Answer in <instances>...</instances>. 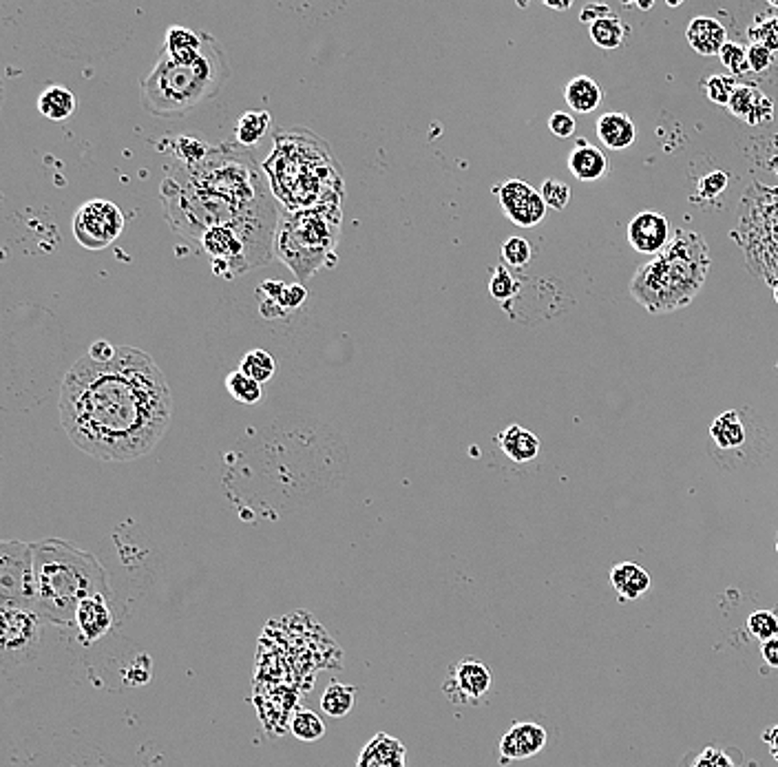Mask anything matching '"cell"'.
Returning <instances> with one entry per match:
<instances>
[{
    "instance_id": "1",
    "label": "cell",
    "mask_w": 778,
    "mask_h": 767,
    "mask_svg": "<svg viewBox=\"0 0 778 767\" xmlns=\"http://www.w3.org/2000/svg\"><path fill=\"white\" fill-rule=\"evenodd\" d=\"M173 420V394L153 356L118 348L107 363L84 354L60 388V423L78 449L107 463L142 458Z\"/></svg>"
},
{
    "instance_id": "2",
    "label": "cell",
    "mask_w": 778,
    "mask_h": 767,
    "mask_svg": "<svg viewBox=\"0 0 778 767\" xmlns=\"http://www.w3.org/2000/svg\"><path fill=\"white\" fill-rule=\"evenodd\" d=\"M159 193L168 224L193 242L210 228L277 208L253 155L230 142L210 147L193 164L175 162Z\"/></svg>"
},
{
    "instance_id": "3",
    "label": "cell",
    "mask_w": 778,
    "mask_h": 767,
    "mask_svg": "<svg viewBox=\"0 0 778 767\" xmlns=\"http://www.w3.org/2000/svg\"><path fill=\"white\" fill-rule=\"evenodd\" d=\"M270 193L285 210L341 206L343 173L325 139L305 129H279L265 159Z\"/></svg>"
},
{
    "instance_id": "4",
    "label": "cell",
    "mask_w": 778,
    "mask_h": 767,
    "mask_svg": "<svg viewBox=\"0 0 778 767\" xmlns=\"http://www.w3.org/2000/svg\"><path fill=\"white\" fill-rule=\"evenodd\" d=\"M36 575V613L43 621L72 626L80 601L93 595H111L109 575L91 551L64 540L49 538L34 542Z\"/></svg>"
},
{
    "instance_id": "5",
    "label": "cell",
    "mask_w": 778,
    "mask_h": 767,
    "mask_svg": "<svg viewBox=\"0 0 778 767\" xmlns=\"http://www.w3.org/2000/svg\"><path fill=\"white\" fill-rule=\"evenodd\" d=\"M228 73L222 44L204 34V49L197 58L173 60L159 53L153 72L139 80V102L155 118H184L222 91Z\"/></svg>"
},
{
    "instance_id": "6",
    "label": "cell",
    "mask_w": 778,
    "mask_h": 767,
    "mask_svg": "<svg viewBox=\"0 0 778 767\" xmlns=\"http://www.w3.org/2000/svg\"><path fill=\"white\" fill-rule=\"evenodd\" d=\"M710 265L706 239L699 233L679 228L655 259L637 270L630 294L652 314L675 312L701 292Z\"/></svg>"
},
{
    "instance_id": "7",
    "label": "cell",
    "mask_w": 778,
    "mask_h": 767,
    "mask_svg": "<svg viewBox=\"0 0 778 767\" xmlns=\"http://www.w3.org/2000/svg\"><path fill=\"white\" fill-rule=\"evenodd\" d=\"M341 237V206L283 210L274 233V254L301 283L334 259Z\"/></svg>"
},
{
    "instance_id": "8",
    "label": "cell",
    "mask_w": 778,
    "mask_h": 767,
    "mask_svg": "<svg viewBox=\"0 0 778 767\" xmlns=\"http://www.w3.org/2000/svg\"><path fill=\"white\" fill-rule=\"evenodd\" d=\"M277 224V208H270L253 217L210 228L199 239V245L215 273L233 279L273 257Z\"/></svg>"
},
{
    "instance_id": "9",
    "label": "cell",
    "mask_w": 778,
    "mask_h": 767,
    "mask_svg": "<svg viewBox=\"0 0 778 767\" xmlns=\"http://www.w3.org/2000/svg\"><path fill=\"white\" fill-rule=\"evenodd\" d=\"M43 618L36 609L18 604H0V653H3V668L24 664L38 653Z\"/></svg>"
},
{
    "instance_id": "10",
    "label": "cell",
    "mask_w": 778,
    "mask_h": 767,
    "mask_svg": "<svg viewBox=\"0 0 778 767\" xmlns=\"http://www.w3.org/2000/svg\"><path fill=\"white\" fill-rule=\"evenodd\" d=\"M0 604L36 609L34 546L20 540L0 542Z\"/></svg>"
},
{
    "instance_id": "11",
    "label": "cell",
    "mask_w": 778,
    "mask_h": 767,
    "mask_svg": "<svg viewBox=\"0 0 778 767\" xmlns=\"http://www.w3.org/2000/svg\"><path fill=\"white\" fill-rule=\"evenodd\" d=\"M124 233L122 210L107 199L82 204L73 217V237L87 250H102Z\"/></svg>"
},
{
    "instance_id": "12",
    "label": "cell",
    "mask_w": 778,
    "mask_h": 767,
    "mask_svg": "<svg viewBox=\"0 0 778 767\" xmlns=\"http://www.w3.org/2000/svg\"><path fill=\"white\" fill-rule=\"evenodd\" d=\"M502 213L520 228H535L546 217V204L540 190L522 179H509L495 188Z\"/></svg>"
},
{
    "instance_id": "13",
    "label": "cell",
    "mask_w": 778,
    "mask_h": 767,
    "mask_svg": "<svg viewBox=\"0 0 778 767\" xmlns=\"http://www.w3.org/2000/svg\"><path fill=\"white\" fill-rule=\"evenodd\" d=\"M491 688V670L482 661L463 659L454 666L445 693L456 704H478Z\"/></svg>"
},
{
    "instance_id": "14",
    "label": "cell",
    "mask_w": 778,
    "mask_h": 767,
    "mask_svg": "<svg viewBox=\"0 0 778 767\" xmlns=\"http://www.w3.org/2000/svg\"><path fill=\"white\" fill-rule=\"evenodd\" d=\"M670 224L657 210H644L629 224V242L637 253L659 254L670 244Z\"/></svg>"
},
{
    "instance_id": "15",
    "label": "cell",
    "mask_w": 778,
    "mask_h": 767,
    "mask_svg": "<svg viewBox=\"0 0 778 767\" xmlns=\"http://www.w3.org/2000/svg\"><path fill=\"white\" fill-rule=\"evenodd\" d=\"M113 598L93 595V598L80 601L73 626L78 628L84 644H95L102 637H107L109 630L113 628Z\"/></svg>"
},
{
    "instance_id": "16",
    "label": "cell",
    "mask_w": 778,
    "mask_h": 767,
    "mask_svg": "<svg viewBox=\"0 0 778 767\" xmlns=\"http://www.w3.org/2000/svg\"><path fill=\"white\" fill-rule=\"evenodd\" d=\"M546 741H549V732L542 728V725L514 724L498 743L500 763L531 759V756L540 754V752L544 750Z\"/></svg>"
},
{
    "instance_id": "17",
    "label": "cell",
    "mask_w": 778,
    "mask_h": 767,
    "mask_svg": "<svg viewBox=\"0 0 778 767\" xmlns=\"http://www.w3.org/2000/svg\"><path fill=\"white\" fill-rule=\"evenodd\" d=\"M732 115L743 120L750 127H759V124H767L774 118V104L754 84H739L735 89L730 104H727Z\"/></svg>"
},
{
    "instance_id": "18",
    "label": "cell",
    "mask_w": 778,
    "mask_h": 767,
    "mask_svg": "<svg viewBox=\"0 0 778 767\" xmlns=\"http://www.w3.org/2000/svg\"><path fill=\"white\" fill-rule=\"evenodd\" d=\"M356 767H408V750L396 736L379 732L360 752Z\"/></svg>"
},
{
    "instance_id": "19",
    "label": "cell",
    "mask_w": 778,
    "mask_h": 767,
    "mask_svg": "<svg viewBox=\"0 0 778 767\" xmlns=\"http://www.w3.org/2000/svg\"><path fill=\"white\" fill-rule=\"evenodd\" d=\"M687 44L701 56H719L721 49L727 44V29L716 18L696 16L690 20L686 29Z\"/></svg>"
},
{
    "instance_id": "20",
    "label": "cell",
    "mask_w": 778,
    "mask_h": 767,
    "mask_svg": "<svg viewBox=\"0 0 778 767\" xmlns=\"http://www.w3.org/2000/svg\"><path fill=\"white\" fill-rule=\"evenodd\" d=\"M569 170L580 182H597V179L609 175L610 162L593 144H589L586 139H577L575 149L569 155Z\"/></svg>"
},
{
    "instance_id": "21",
    "label": "cell",
    "mask_w": 778,
    "mask_h": 767,
    "mask_svg": "<svg viewBox=\"0 0 778 767\" xmlns=\"http://www.w3.org/2000/svg\"><path fill=\"white\" fill-rule=\"evenodd\" d=\"M610 584L620 601H635L648 593L650 575L635 561H620L610 569Z\"/></svg>"
},
{
    "instance_id": "22",
    "label": "cell",
    "mask_w": 778,
    "mask_h": 767,
    "mask_svg": "<svg viewBox=\"0 0 778 767\" xmlns=\"http://www.w3.org/2000/svg\"><path fill=\"white\" fill-rule=\"evenodd\" d=\"M595 131L600 142L606 149L624 150L635 142V124L626 113H604L595 124Z\"/></svg>"
},
{
    "instance_id": "23",
    "label": "cell",
    "mask_w": 778,
    "mask_h": 767,
    "mask_svg": "<svg viewBox=\"0 0 778 767\" xmlns=\"http://www.w3.org/2000/svg\"><path fill=\"white\" fill-rule=\"evenodd\" d=\"M498 445L514 463H531L540 454V438L522 425H509L498 436Z\"/></svg>"
},
{
    "instance_id": "24",
    "label": "cell",
    "mask_w": 778,
    "mask_h": 767,
    "mask_svg": "<svg viewBox=\"0 0 778 767\" xmlns=\"http://www.w3.org/2000/svg\"><path fill=\"white\" fill-rule=\"evenodd\" d=\"M710 438L715 440L716 447L723 451H736L745 447L747 429L745 423L741 420V414L730 409V412H723L719 418L712 420Z\"/></svg>"
},
{
    "instance_id": "25",
    "label": "cell",
    "mask_w": 778,
    "mask_h": 767,
    "mask_svg": "<svg viewBox=\"0 0 778 767\" xmlns=\"http://www.w3.org/2000/svg\"><path fill=\"white\" fill-rule=\"evenodd\" d=\"M564 98L566 104L571 107V111L589 115L601 104L604 91H601V87L593 78H589V75H577V78L566 84Z\"/></svg>"
},
{
    "instance_id": "26",
    "label": "cell",
    "mask_w": 778,
    "mask_h": 767,
    "mask_svg": "<svg viewBox=\"0 0 778 767\" xmlns=\"http://www.w3.org/2000/svg\"><path fill=\"white\" fill-rule=\"evenodd\" d=\"M202 49L204 32H195L188 27H170L162 52L173 60H193L202 53Z\"/></svg>"
},
{
    "instance_id": "27",
    "label": "cell",
    "mask_w": 778,
    "mask_h": 767,
    "mask_svg": "<svg viewBox=\"0 0 778 767\" xmlns=\"http://www.w3.org/2000/svg\"><path fill=\"white\" fill-rule=\"evenodd\" d=\"M36 107H38V111L44 115V118L53 120V122H62V120L72 118V115L75 113L78 100H75V95L69 91V89L49 87V89H44L43 93H40Z\"/></svg>"
},
{
    "instance_id": "28",
    "label": "cell",
    "mask_w": 778,
    "mask_h": 767,
    "mask_svg": "<svg viewBox=\"0 0 778 767\" xmlns=\"http://www.w3.org/2000/svg\"><path fill=\"white\" fill-rule=\"evenodd\" d=\"M356 704V688L354 686L341 684V681H332L328 684V688L321 695V710L328 716L341 719V716L350 714Z\"/></svg>"
},
{
    "instance_id": "29",
    "label": "cell",
    "mask_w": 778,
    "mask_h": 767,
    "mask_svg": "<svg viewBox=\"0 0 778 767\" xmlns=\"http://www.w3.org/2000/svg\"><path fill=\"white\" fill-rule=\"evenodd\" d=\"M591 40L597 44L600 49H604V52H612V49L621 47L624 44V36H626V27L624 23H621V18H617L615 14L609 18H601L597 20L589 27Z\"/></svg>"
},
{
    "instance_id": "30",
    "label": "cell",
    "mask_w": 778,
    "mask_h": 767,
    "mask_svg": "<svg viewBox=\"0 0 778 767\" xmlns=\"http://www.w3.org/2000/svg\"><path fill=\"white\" fill-rule=\"evenodd\" d=\"M270 113L268 111H248L244 115V118L239 120L237 124V144L241 147H253V144H257L261 138H264L265 131H268L270 127Z\"/></svg>"
},
{
    "instance_id": "31",
    "label": "cell",
    "mask_w": 778,
    "mask_h": 767,
    "mask_svg": "<svg viewBox=\"0 0 778 767\" xmlns=\"http://www.w3.org/2000/svg\"><path fill=\"white\" fill-rule=\"evenodd\" d=\"M226 389L241 405H257L264 398V388L255 379L245 376L241 369L233 372L226 379Z\"/></svg>"
},
{
    "instance_id": "32",
    "label": "cell",
    "mask_w": 778,
    "mask_h": 767,
    "mask_svg": "<svg viewBox=\"0 0 778 767\" xmlns=\"http://www.w3.org/2000/svg\"><path fill=\"white\" fill-rule=\"evenodd\" d=\"M239 369L245 376H250V379H255L257 383L264 385L277 372V365H274V359L270 352H265V350H253V352H248L241 359Z\"/></svg>"
},
{
    "instance_id": "33",
    "label": "cell",
    "mask_w": 778,
    "mask_h": 767,
    "mask_svg": "<svg viewBox=\"0 0 778 767\" xmlns=\"http://www.w3.org/2000/svg\"><path fill=\"white\" fill-rule=\"evenodd\" d=\"M290 730H293V734L297 736L299 741H303V743H314V741L323 739L325 724H323V719L316 714V712L299 710L297 714L293 716Z\"/></svg>"
},
{
    "instance_id": "34",
    "label": "cell",
    "mask_w": 778,
    "mask_h": 767,
    "mask_svg": "<svg viewBox=\"0 0 778 767\" xmlns=\"http://www.w3.org/2000/svg\"><path fill=\"white\" fill-rule=\"evenodd\" d=\"M747 630L752 637L765 644V641L778 637V615L772 610H756L747 618Z\"/></svg>"
},
{
    "instance_id": "35",
    "label": "cell",
    "mask_w": 778,
    "mask_h": 767,
    "mask_svg": "<svg viewBox=\"0 0 778 767\" xmlns=\"http://www.w3.org/2000/svg\"><path fill=\"white\" fill-rule=\"evenodd\" d=\"M502 259H504L506 265H511V268H526V265L531 264V259H533V248H531V244L526 242L524 237H509L502 245Z\"/></svg>"
},
{
    "instance_id": "36",
    "label": "cell",
    "mask_w": 778,
    "mask_h": 767,
    "mask_svg": "<svg viewBox=\"0 0 778 767\" xmlns=\"http://www.w3.org/2000/svg\"><path fill=\"white\" fill-rule=\"evenodd\" d=\"M704 87L710 102L719 104V107H727L732 95H735V89L739 87V84H736V80L732 78V75H712V78L706 80Z\"/></svg>"
},
{
    "instance_id": "37",
    "label": "cell",
    "mask_w": 778,
    "mask_h": 767,
    "mask_svg": "<svg viewBox=\"0 0 778 767\" xmlns=\"http://www.w3.org/2000/svg\"><path fill=\"white\" fill-rule=\"evenodd\" d=\"M518 290L520 283L514 279V274H511L504 265H498V268L494 270V277H491L489 283L491 297L495 301H509L518 294Z\"/></svg>"
},
{
    "instance_id": "38",
    "label": "cell",
    "mask_w": 778,
    "mask_h": 767,
    "mask_svg": "<svg viewBox=\"0 0 778 767\" xmlns=\"http://www.w3.org/2000/svg\"><path fill=\"white\" fill-rule=\"evenodd\" d=\"M542 199H544V204L549 208L553 210H564L569 206L571 202V187L566 182H560V179H546L544 184H542L540 188Z\"/></svg>"
},
{
    "instance_id": "39",
    "label": "cell",
    "mask_w": 778,
    "mask_h": 767,
    "mask_svg": "<svg viewBox=\"0 0 778 767\" xmlns=\"http://www.w3.org/2000/svg\"><path fill=\"white\" fill-rule=\"evenodd\" d=\"M719 58L723 67H725L732 75H741L750 69V64H747V49L739 43H732V40H727L725 47L721 49Z\"/></svg>"
},
{
    "instance_id": "40",
    "label": "cell",
    "mask_w": 778,
    "mask_h": 767,
    "mask_svg": "<svg viewBox=\"0 0 778 767\" xmlns=\"http://www.w3.org/2000/svg\"><path fill=\"white\" fill-rule=\"evenodd\" d=\"M750 36L754 38V43L765 44L770 52H778V16L770 20H756L754 27L750 29Z\"/></svg>"
},
{
    "instance_id": "41",
    "label": "cell",
    "mask_w": 778,
    "mask_h": 767,
    "mask_svg": "<svg viewBox=\"0 0 778 767\" xmlns=\"http://www.w3.org/2000/svg\"><path fill=\"white\" fill-rule=\"evenodd\" d=\"M690 767H739L736 761L732 759L730 752L721 748H706L695 756V761H690Z\"/></svg>"
},
{
    "instance_id": "42",
    "label": "cell",
    "mask_w": 778,
    "mask_h": 767,
    "mask_svg": "<svg viewBox=\"0 0 778 767\" xmlns=\"http://www.w3.org/2000/svg\"><path fill=\"white\" fill-rule=\"evenodd\" d=\"M727 188V173H723V170H715V173H707L706 177H701L699 187V195L704 199H715L719 197L723 190Z\"/></svg>"
},
{
    "instance_id": "43",
    "label": "cell",
    "mask_w": 778,
    "mask_h": 767,
    "mask_svg": "<svg viewBox=\"0 0 778 767\" xmlns=\"http://www.w3.org/2000/svg\"><path fill=\"white\" fill-rule=\"evenodd\" d=\"M747 64H750V72L754 73L767 72L772 64V52L765 44L752 43L750 47H747Z\"/></svg>"
},
{
    "instance_id": "44",
    "label": "cell",
    "mask_w": 778,
    "mask_h": 767,
    "mask_svg": "<svg viewBox=\"0 0 778 767\" xmlns=\"http://www.w3.org/2000/svg\"><path fill=\"white\" fill-rule=\"evenodd\" d=\"M549 131L557 138H571L575 133V118L571 113L557 111L549 118Z\"/></svg>"
},
{
    "instance_id": "45",
    "label": "cell",
    "mask_w": 778,
    "mask_h": 767,
    "mask_svg": "<svg viewBox=\"0 0 778 767\" xmlns=\"http://www.w3.org/2000/svg\"><path fill=\"white\" fill-rule=\"evenodd\" d=\"M609 16H612V12H610V7L609 5H600V3H591V5H586L584 9H581V14H580V23H584V24H593V23H597V20H601V18H609Z\"/></svg>"
},
{
    "instance_id": "46",
    "label": "cell",
    "mask_w": 778,
    "mask_h": 767,
    "mask_svg": "<svg viewBox=\"0 0 778 767\" xmlns=\"http://www.w3.org/2000/svg\"><path fill=\"white\" fill-rule=\"evenodd\" d=\"M115 352H118V348L111 343H107V340H95V343L89 348V356L95 360H100V363H107V360H111Z\"/></svg>"
},
{
    "instance_id": "47",
    "label": "cell",
    "mask_w": 778,
    "mask_h": 767,
    "mask_svg": "<svg viewBox=\"0 0 778 767\" xmlns=\"http://www.w3.org/2000/svg\"><path fill=\"white\" fill-rule=\"evenodd\" d=\"M761 657L770 668L778 670V637L765 641V644H761Z\"/></svg>"
},
{
    "instance_id": "48",
    "label": "cell",
    "mask_w": 778,
    "mask_h": 767,
    "mask_svg": "<svg viewBox=\"0 0 778 767\" xmlns=\"http://www.w3.org/2000/svg\"><path fill=\"white\" fill-rule=\"evenodd\" d=\"M763 741H765L767 750H770V754L774 756V761L778 763V724L763 732Z\"/></svg>"
},
{
    "instance_id": "49",
    "label": "cell",
    "mask_w": 778,
    "mask_h": 767,
    "mask_svg": "<svg viewBox=\"0 0 778 767\" xmlns=\"http://www.w3.org/2000/svg\"><path fill=\"white\" fill-rule=\"evenodd\" d=\"M546 7L555 9V12H566V9H571V5L573 3H553V0H546Z\"/></svg>"
},
{
    "instance_id": "50",
    "label": "cell",
    "mask_w": 778,
    "mask_h": 767,
    "mask_svg": "<svg viewBox=\"0 0 778 767\" xmlns=\"http://www.w3.org/2000/svg\"><path fill=\"white\" fill-rule=\"evenodd\" d=\"M637 7H639V9H650L652 3H639V5H637Z\"/></svg>"
},
{
    "instance_id": "51",
    "label": "cell",
    "mask_w": 778,
    "mask_h": 767,
    "mask_svg": "<svg viewBox=\"0 0 778 767\" xmlns=\"http://www.w3.org/2000/svg\"><path fill=\"white\" fill-rule=\"evenodd\" d=\"M774 294H776V301H778V285L774 288Z\"/></svg>"
},
{
    "instance_id": "52",
    "label": "cell",
    "mask_w": 778,
    "mask_h": 767,
    "mask_svg": "<svg viewBox=\"0 0 778 767\" xmlns=\"http://www.w3.org/2000/svg\"><path fill=\"white\" fill-rule=\"evenodd\" d=\"M770 7H778V3H770Z\"/></svg>"
},
{
    "instance_id": "53",
    "label": "cell",
    "mask_w": 778,
    "mask_h": 767,
    "mask_svg": "<svg viewBox=\"0 0 778 767\" xmlns=\"http://www.w3.org/2000/svg\"><path fill=\"white\" fill-rule=\"evenodd\" d=\"M776 551H778V540H776Z\"/></svg>"
}]
</instances>
